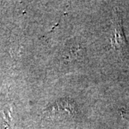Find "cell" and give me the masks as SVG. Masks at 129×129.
<instances>
[{
	"label": "cell",
	"instance_id": "cell-2",
	"mask_svg": "<svg viewBox=\"0 0 129 129\" xmlns=\"http://www.w3.org/2000/svg\"><path fill=\"white\" fill-rule=\"evenodd\" d=\"M113 24H114L113 26L114 29H113V35L111 39V45L116 50L119 51L122 53H126L127 43L125 41V38L123 31L121 17L117 9L115 10Z\"/></svg>",
	"mask_w": 129,
	"mask_h": 129
},
{
	"label": "cell",
	"instance_id": "cell-3",
	"mask_svg": "<svg viewBox=\"0 0 129 129\" xmlns=\"http://www.w3.org/2000/svg\"><path fill=\"white\" fill-rule=\"evenodd\" d=\"M120 113H121V115L122 116L125 118V119H127L128 120H129V108H126V109H122L121 111H120Z\"/></svg>",
	"mask_w": 129,
	"mask_h": 129
},
{
	"label": "cell",
	"instance_id": "cell-1",
	"mask_svg": "<svg viewBox=\"0 0 129 129\" xmlns=\"http://www.w3.org/2000/svg\"><path fill=\"white\" fill-rule=\"evenodd\" d=\"M47 114L54 116H73L78 113L76 103L70 98L59 99L47 110Z\"/></svg>",
	"mask_w": 129,
	"mask_h": 129
}]
</instances>
